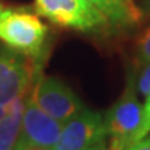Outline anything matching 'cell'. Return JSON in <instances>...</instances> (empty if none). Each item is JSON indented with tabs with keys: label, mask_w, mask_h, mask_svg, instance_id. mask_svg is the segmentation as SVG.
<instances>
[{
	"label": "cell",
	"mask_w": 150,
	"mask_h": 150,
	"mask_svg": "<svg viewBox=\"0 0 150 150\" xmlns=\"http://www.w3.org/2000/svg\"><path fill=\"white\" fill-rule=\"evenodd\" d=\"M89 150H110V147H108V142L100 143V145L95 146V147H92V149H89Z\"/></svg>",
	"instance_id": "obj_13"
},
{
	"label": "cell",
	"mask_w": 150,
	"mask_h": 150,
	"mask_svg": "<svg viewBox=\"0 0 150 150\" xmlns=\"http://www.w3.org/2000/svg\"><path fill=\"white\" fill-rule=\"evenodd\" d=\"M146 135H150V93L145 97L142 124H140L139 131H138V134H136V136H135V140L140 139V138H143V136H146Z\"/></svg>",
	"instance_id": "obj_10"
},
{
	"label": "cell",
	"mask_w": 150,
	"mask_h": 150,
	"mask_svg": "<svg viewBox=\"0 0 150 150\" xmlns=\"http://www.w3.org/2000/svg\"><path fill=\"white\" fill-rule=\"evenodd\" d=\"M39 72L31 60L10 47H0V120L21 99Z\"/></svg>",
	"instance_id": "obj_3"
},
{
	"label": "cell",
	"mask_w": 150,
	"mask_h": 150,
	"mask_svg": "<svg viewBox=\"0 0 150 150\" xmlns=\"http://www.w3.org/2000/svg\"><path fill=\"white\" fill-rule=\"evenodd\" d=\"M104 142H108L104 115L83 108L63 124L53 150H89Z\"/></svg>",
	"instance_id": "obj_6"
},
{
	"label": "cell",
	"mask_w": 150,
	"mask_h": 150,
	"mask_svg": "<svg viewBox=\"0 0 150 150\" xmlns=\"http://www.w3.org/2000/svg\"><path fill=\"white\" fill-rule=\"evenodd\" d=\"M124 150H150V135H146L143 138L129 143Z\"/></svg>",
	"instance_id": "obj_12"
},
{
	"label": "cell",
	"mask_w": 150,
	"mask_h": 150,
	"mask_svg": "<svg viewBox=\"0 0 150 150\" xmlns=\"http://www.w3.org/2000/svg\"><path fill=\"white\" fill-rule=\"evenodd\" d=\"M149 10H150V1H149Z\"/></svg>",
	"instance_id": "obj_14"
},
{
	"label": "cell",
	"mask_w": 150,
	"mask_h": 150,
	"mask_svg": "<svg viewBox=\"0 0 150 150\" xmlns=\"http://www.w3.org/2000/svg\"><path fill=\"white\" fill-rule=\"evenodd\" d=\"M143 115V104L135 86L134 75H129L122 95L104 115L110 150H124L135 140Z\"/></svg>",
	"instance_id": "obj_2"
},
{
	"label": "cell",
	"mask_w": 150,
	"mask_h": 150,
	"mask_svg": "<svg viewBox=\"0 0 150 150\" xmlns=\"http://www.w3.org/2000/svg\"><path fill=\"white\" fill-rule=\"evenodd\" d=\"M35 11L56 25L81 32H93L108 25L85 0H35Z\"/></svg>",
	"instance_id": "obj_4"
},
{
	"label": "cell",
	"mask_w": 150,
	"mask_h": 150,
	"mask_svg": "<svg viewBox=\"0 0 150 150\" xmlns=\"http://www.w3.org/2000/svg\"><path fill=\"white\" fill-rule=\"evenodd\" d=\"M136 91L140 96L146 97L150 93V63L140 64L139 74L134 76Z\"/></svg>",
	"instance_id": "obj_9"
},
{
	"label": "cell",
	"mask_w": 150,
	"mask_h": 150,
	"mask_svg": "<svg viewBox=\"0 0 150 150\" xmlns=\"http://www.w3.org/2000/svg\"><path fill=\"white\" fill-rule=\"evenodd\" d=\"M25 107L24 99H17L10 110L0 120V150H13L18 138L22 112Z\"/></svg>",
	"instance_id": "obj_8"
},
{
	"label": "cell",
	"mask_w": 150,
	"mask_h": 150,
	"mask_svg": "<svg viewBox=\"0 0 150 150\" xmlns=\"http://www.w3.org/2000/svg\"><path fill=\"white\" fill-rule=\"evenodd\" d=\"M47 27L31 11L0 6V40L39 68L45 57Z\"/></svg>",
	"instance_id": "obj_1"
},
{
	"label": "cell",
	"mask_w": 150,
	"mask_h": 150,
	"mask_svg": "<svg viewBox=\"0 0 150 150\" xmlns=\"http://www.w3.org/2000/svg\"><path fill=\"white\" fill-rule=\"evenodd\" d=\"M36 75L29 97L43 112L56 121L64 124L75 114L86 108L74 91L63 81L56 76H45L40 72Z\"/></svg>",
	"instance_id": "obj_5"
},
{
	"label": "cell",
	"mask_w": 150,
	"mask_h": 150,
	"mask_svg": "<svg viewBox=\"0 0 150 150\" xmlns=\"http://www.w3.org/2000/svg\"><path fill=\"white\" fill-rule=\"evenodd\" d=\"M138 60L140 64L150 63V28L142 35L138 43Z\"/></svg>",
	"instance_id": "obj_11"
},
{
	"label": "cell",
	"mask_w": 150,
	"mask_h": 150,
	"mask_svg": "<svg viewBox=\"0 0 150 150\" xmlns=\"http://www.w3.org/2000/svg\"><path fill=\"white\" fill-rule=\"evenodd\" d=\"M114 27H131L142 18L134 0H85Z\"/></svg>",
	"instance_id": "obj_7"
}]
</instances>
